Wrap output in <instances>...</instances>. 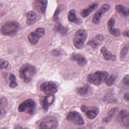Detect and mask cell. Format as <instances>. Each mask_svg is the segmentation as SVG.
Instances as JSON below:
<instances>
[{
	"mask_svg": "<svg viewBox=\"0 0 129 129\" xmlns=\"http://www.w3.org/2000/svg\"><path fill=\"white\" fill-rule=\"evenodd\" d=\"M20 77L23 80L25 83H28L32 79V78L36 73L35 68L31 64L25 63L23 64L20 68L19 71Z\"/></svg>",
	"mask_w": 129,
	"mask_h": 129,
	"instance_id": "6da1fadb",
	"label": "cell"
},
{
	"mask_svg": "<svg viewBox=\"0 0 129 129\" xmlns=\"http://www.w3.org/2000/svg\"><path fill=\"white\" fill-rule=\"evenodd\" d=\"M108 73L105 71H96L94 73L89 75L87 81L91 84L98 85L103 83L108 77Z\"/></svg>",
	"mask_w": 129,
	"mask_h": 129,
	"instance_id": "7a4b0ae2",
	"label": "cell"
},
{
	"mask_svg": "<svg viewBox=\"0 0 129 129\" xmlns=\"http://www.w3.org/2000/svg\"><path fill=\"white\" fill-rule=\"evenodd\" d=\"M19 24L15 21H9L5 23L1 28L2 34L7 36L15 35L19 28Z\"/></svg>",
	"mask_w": 129,
	"mask_h": 129,
	"instance_id": "3957f363",
	"label": "cell"
},
{
	"mask_svg": "<svg viewBox=\"0 0 129 129\" xmlns=\"http://www.w3.org/2000/svg\"><path fill=\"white\" fill-rule=\"evenodd\" d=\"M18 110L20 112H24L29 114L33 115L36 112V104L33 100L28 99L24 100L19 105Z\"/></svg>",
	"mask_w": 129,
	"mask_h": 129,
	"instance_id": "277c9868",
	"label": "cell"
},
{
	"mask_svg": "<svg viewBox=\"0 0 129 129\" xmlns=\"http://www.w3.org/2000/svg\"><path fill=\"white\" fill-rule=\"evenodd\" d=\"M58 121L53 116H47L44 117L39 123V129H57Z\"/></svg>",
	"mask_w": 129,
	"mask_h": 129,
	"instance_id": "5b68a950",
	"label": "cell"
},
{
	"mask_svg": "<svg viewBox=\"0 0 129 129\" xmlns=\"http://www.w3.org/2000/svg\"><path fill=\"white\" fill-rule=\"evenodd\" d=\"M87 37V33L85 30L83 29L78 30L75 34L73 38V43L75 47L77 49L82 48Z\"/></svg>",
	"mask_w": 129,
	"mask_h": 129,
	"instance_id": "8992f818",
	"label": "cell"
},
{
	"mask_svg": "<svg viewBox=\"0 0 129 129\" xmlns=\"http://www.w3.org/2000/svg\"><path fill=\"white\" fill-rule=\"evenodd\" d=\"M57 89V85L52 81L44 82L40 86V90L48 95H51L56 93Z\"/></svg>",
	"mask_w": 129,
	"mask_h": 129,
	"instance_id": "52a82bcc",
	"label": "cell"
},
{
	"mask_svg": "<svg viewBox=\"0 0 129 129\" xmlns=\"http://www.w3.org/2000/svg\"><path fill=\"white\" fill-rule=\"evenodd\" d=\"M45 34V29L43 28H38L34 31L30 33L28 36V39L30 43L33 45L37 44L40 38Z\"/></svg>",
	"mask_w": 129,
	"mask_h": 129,
	"instance_id": "ba28073f",
	"label": "cell"
},
{
	"mask_svg": "<svg viewBox=\"0 0 129 129\" xmlns=\"http://www.w3.org/2000/svg\"><path fill=\"white\" fill-rule=\"evenodd\" d=\"M67 119L68 121L77 125H81L84 123V120L82 115L75 111L70 112L67 116Z\"/></svg>",
	"mask_w": 129,
	"mask_h": 129,
	"instance_id": "9c48e42d",
	"label": "cell"
},
{
	"mask_svg": "<svg viewBox=\"0 0 129 129\" xmlns=\"http://www.w3.org/2000/svg\"><path fill=\"white\" fill-rule=\"evenodd\" d=\"M81 109L84 112H85L87 117L90 119H93L95 118L99 112V109L98 107L95 106H86L85 105H82Z\"/></svg>",
	"mask_w": 129,
	"mask_h": 129,
	"instance_id": "30bf717a",
	"label": "cell"
},
{
	"mask_svg": "<svg viewBox=\"0 0 129 129\" xmlns=\"http://www.w3.org/2000/svg\"><path fill=\"white\" fill-rule=\"evenodd\" d=\"M117 121L123 126L128 127L129 125V114L127 111L121 110L117 117Z\"/></svg>",
	"mask_w": 129,
	"mask_h": 129,
	"instance_id": "8fae6325",
	"label": "cell"
},
{
	"mask_svg": "<svg viewBox=\"0 0 129 129\" xmlns=\"http://www.w3.org/2000/svg\"><path fill=\"white\" fill-rule=\"evenodd\" d=\"M110 9V6L109 5L107 4H104L101 8H100L94 15V17L92 19V21L94 24H98L99 23L100 20L102 17V16L103 15L104 13H105L106 11H107Z\"/></svg>",
	"mask_w": 129,
	"mask_h": 129,
	"instance_id": "7c38bea8",
	"label": "cell"
},
{
	"mask_svg": "<svg viewBox=\"0 0 129 129\" xmlns=\"http://www.w3.org/2000/svg\"><path fill=\"white\" fill-rule=\"evenodd\" d=\"M54 99V96L53 95L45 96L40 99V103L45 111L48 110V107L53 103Z\"/></svg>",
	"mask_w": 129,
	"mask_h": 129,
	"instance_id": "4fadbf2b",
	"label": "cell"
},
{
	"mask_svg": "<svg viewBox=\"0 0 129 129\" xmlns=\"http://www.w3.org/2000/svg\"><path fill=\"white\" fill-rule=\"evenodd\" d=\"M47 4V1L46 0H39L35 1L33 3L34 8L38 11L40 13L44 14L45 13L46 7Z\"/></svg>",
	"mask_w": 129,
	"mask_h": 129,
	"instance_id": "5bb4252c",
	"label": "cell"
},
{
	"mask_svg": "<svg viewBox=\"0 0 129 129\" xmlns=\"http://www.w3.org/2000/svg\"><path fill=\"white\" fill-rule=\"evenodd\" d=\"M71 59L76 61L77 64L81 66H84L87 62L86 58L80 54H74L71 57Z\"/></svg>",
	"mask_w": 129,
	"mask_h": 129,
	"instance_id": "9a60e30c",
	"label": "cell"
},
{
	"mask_svg": "<svg viewBox=\"0 0 129 129\" xmlns=\"http://www.w3.org/2000/svg\"><path fill=\"white\" fill-rule=\"evenodd\" d=\"M98 6V3H94L90 5L87 9L83 10L81 13V15L82 17L85 18L87 17L92 12L94 11L95 10L97 9V8Z\"/></svg>",
	"mask_w": 129,
	"mask_h": 129,
	"instance_id": "2e32d148",
	"label": "cell"
},
{
	"mask_svg": "<svg viewBox=\"0 0 129 129\" xmlns=\"http://www.w3.org/2000/svg\"><path fill=\"white\" fill-rule=\"evenodd\" d=\"M101 52L102 53L104 58L105 60H111L113 61H115L116 59V56L111 53V52L108 51L106 47H103L101 49Z\"/></svg>",
	"mask_w": 129,
	"mask_h": 129,
	"instance_id": "e0dca14e",
	"label": "cell"
},
{
	"mask_svg": "<svg viewBox=\"0 0 129 129\" xmlns=\"http://www.w3.org/2000/svg\"><path fill=\"white\" fill-rule=\"evenodd\" d=\"M68 19L70 22L75 24H79L81 22V20L77 17L75 11L74 10H71L69 12L68 14Z\"/></svg>",
	"mask_w": 129,
	"mask_h": 129,
	"instance_id": "ac0fdd59",
	"label": "cell"
},
{
	"mask_svg": "<svg viewBox=\"0 0 129 129\" xmlns=\"http://www.w3.org/2000/svg\"><path fill=\"white\" fill-rule=\"evenodd\" d=\"M27 21L26 23L28 25H31L33 24L36 21V15L35 12L34 11H30L26 15Z\"/></svg>",
	"mask_w": 129,
	"mask_h": 129,
	"instance_id": "d6986e66",
	"label": "cell"
},
{
	"mask_svg": "<svg viewBox=\"0 0 129 129\" xmlns=\"http://www.w3.org/2000/svg\"><path fill=\"white\" fill-rule=\"evenodd\" d=\"M115 9L118 13L121 14L123 16L127 17L128 16V14H129L128 9L125 7L121 5H118L116 6Z\"/></svg>",
	"mask_w": 129,
	"mask_h": 129,
	"instance_id": "ffe728a7",
	"label": "cell"
},
{
	"mask_svg": "<svg viewBox=\"0 0 129 129\" xmlns=\"http://www.w3.org/2000/svg\"><path fill=\"white\" fill-rule=\"evenodd\" d=\"M117 111H118V108H114L111 109L108 112L107 116L103 118L102 121L104 122H109L111 120L112 118L115 115V114L117 112Z\"/></svg>",
	"mask_w": 129,
	"mask_h": 129,
	"instance_id": "44dd1931",
	"label": "cell"
},
{
	"mask_svg": "<svg viewBox=\"0 0 129 129\" xmlns=\"http://www.w3.org/2000/svg\"><path fill=\"white\" fill-rule=\"evenodd\" d=\"M89 85L86 84L83 87L78 88L77 89V92L80 95H85L88 93L89 91Z\"/></svg>",
	"mask_w": 129,
	"mask_h": 129,
	"instance_id": "7402d4cb",
	"label": "cell"
},
{
	"mask_svg": "<svg viewBox=\"0 0 129 129\" xmlns=\"http://www.w3.org/2000/svg\"><path fill=\"white\" fill-rule=\"evenodd\" d=\"M9 79L10 80V82L9 86L11 88H15L17 86V83L16 82V79L15 76L13 74H11L10 75Z\"/></svg>",
	"mask_w": 129,
	"mask_h": 129,
	"instance_id": "603a6c76",
	"label": "cell"
},
{
	"mask_svg": "<svg viewBox=\"0 0 129 129\" xmlns=\"http://www.w3.org/2000/svg\"><path fill=\"white\" fill-rule=\"evenodd\" d=\"M55 29L57 31L59 32L61 34L64 35L66 34L68 32V28L64 27L63 26H62L60 24H58L56 25Z\"/></svg>",
	"mask_w": 129,
	"mask_h": 129,
	"instance_id": "cb8c5ba5",
	"label": "cell"
},
{
	"mask_svg": "<svg viewBox=\"0 0 129 129\" xmlns=\"http://www.w3.org/2000/svg\"><path fill=\"white\" fill-rule=\"evenodd\" d=\"M115 79H116V77L113 75H111L109 77V78L106 80V81H105L106 84L108 86H112L114 84V83L115 81Z\"/></svg>",
	"mask_w": 129,
	"mask_h": 129,
	"instance_id": "d4e9b609",
	"label": "cell"
},
{
	"mask_svg": "<svg viewBox=\"0 0 129 129\" xmlns=\"http://www.w3.org/2000/svg\"><path fill=\"white\" fill-rule=\"evenodd\" d=\"M6 100L3 98H0V115L2 114L4 109L6 105Z\"/></svg>",
	"mask_w": 129,
	"mask_h": 129,
	"instance_id": "484cf974",
	"label": "cell"
},
{
	"mask_svg": "<svg viewBox=\"0 0 129 129\" xmlns=\"http://www.w3.org/2000/svg\"><path fill=\"white\" fill-rule=\"evenodd\" d=\"M87 44L89 45H90L91 47H92L93 48H96L98 45H99V42H98V41L97 40V39L95 38V39H92L91 40H90Z\"/></svg>",
	"mask_w": 129,
	"mask_h": 129,
	"instance_id": "4316f807",
	"label": "cell"
},
{
	"mask_svg": "<svg viewBox=\"0 0 129 129\" xmlns=\"http://www.w3.org/2000/svg\"><path fill=\"white\" fill-rule=\"evenodd\" d=\"M128 52V47H124L120 51V58L121 59L123 60L127 55Z\"/></svg>",
	"mask_w": 129,
	"mask_h": 129,
	"instance_id": "83f0119b",
	"label": "cell"
},
{
	"mask_svg": "<svg viewBox=\"0 0 129 129\" xmlns=\"http://www.w3.org/2000/svg\"><path fill=\"white\" fill-rule=\"evenodd\" d=\"M62 6H59L57 8V9L55 11V13L53 15V20H54V21L56 22V21H58V15H59V13L60 12V11H61V10L62 9Z\"/></svg>",
	"mask_w": 129,
	"mask_h": 129,
	"instance_id": "f1b7e54d",
	"label": "cell"
},
{
	"mask_svg": "<svg viewBox=\"0 0 129 129\" xmlns=\"http://www.w3.org/2000/svg\"><path fill=\"white\" fill-rule=\"evenodd\" d=\"M115 24V20L113 18H111L107 22V27L108 30L110 31L113 28V26Z\"/></svg>",
	"mask_w": 129,
	"mask_h": 129,
	"instance_id": "f546056e",
	"label": "cell"
},
{
	"mask_svg": "<svg viewBox=\"0 0 129 129\" xmlns=\"http://www.w3.org/2000/svg\"><path fill=\"white\" fill-rule=\"evenodd\" d=\"M9 65V62L4 59H0V70L6 68Z\"/></svg>",
	"mask_w": 129,
	"mask_h": 129,
	"instance_id": "4dcf8cb0",
	"label": "cell"
},
{
	"mask_svg": "<svg viewBox=\"0 0 129 129\" xmlns=\"http://www.w3.org/2000/svg\"><path fill=\"white\" fill-rule=\"evenodd\" d=\"M109 32L112 35H113V36H117L119 35V34H120V31L118 29L113 28Z\"/></svg>",
	"mask_w": 129,
	"mask_h": 129,
	"instance_id": "1f68e13d",
	"label": "cell"
},
{
	"mask_svg": "<svg viewBox=\"0 0 129 129\" xmlns=\"http://www.w3.org/2000/svg\"><path fill=\"white\" fill-rule=\"evenodd\" d=\"M129 77L128 75H126L123 79L122 80V82L124 84V85H126V86H128L129 84V79H128Z\"/></svg>",
	"mask_w": 129,
	"mask_h": 129,
	"instance_id": "d6a6232c",
	"label": "cell"
},
{
	"mask_svg": "<svg viewBox=\"0 0 129 129\" xmlns=\"http://www.w3.org/2000/svg\"><path fill=\"white\" fill-rule=\"evenodd\" d=\"M95 38L97 39V40H100V41H102L104 39V36L102 35H101V34H98L96 36V37Z\"/></svg>",
	"mask_w": 129,
	"mask_h": 129,
	"instance_id": "836d02e7",
	"label": "cell"
},
{
	"mask_svg": "<svg viewBox=\"0 0 129 129\" xmlns=\"http://www.w3.org/2000/svg\"><path fill=\"white\" fill-rule=\"evenodd\" d=\"M14 129H28V128H26V127H23L22 126L19 125V124H17V125H16L14 127Z\"/></svg>",
	"mask_w": 129,
	"mask_h": 129,
	"instance_id": "e575fe53",
	"label": "cell"
},
{
	"mask_svg": "<svg viewBox=\"0 0 129 129\" xmlns=\"http://www.w3.org/2000/svg\"><path fill=\"white\" fill-rule=\"evenodd\" d=\"M123 35L124 36H126L127 37H128V30H126L123 33Z\"/></svg>",
	"mask_w": 129,
	"mask_h": 129,
	"instance_id": "d590c367",
	"label": "cell"
},
{
	"mask_svg": "<svg viewBox=\"0 0 129 129\" xmlns=\"http://www.w3.org/2000/svg\"><path fill=\"white\" fill-rule=\"evenodd\" d=\"M54 53H55V54H54V55H58V54H59V52L57 51V50H53L52 51V54L53 55Z\"/></svg>",
	"mask_w": 129,
	"mask_h": 129,
	"instance_id": "8d00e7d4",
	"label": "cell"
},
{
	"mask_svg": "<svg viewBox=\"0 0 129 129\" xmlns=\"http://www.w3.org/2000/svg\"><path fill=\"white\" fill-rule=\"evenodd\" d=\"M124 98L127 101H128V93H126V94H125L124 95Z\"/></svg>",
	"mask_w": 129,
	"mask_h": 129,
	"instance_id": "74e56055",
	"label": "cell"
},
{
	"mask_svg": "<svg viewBox=\"0 0 129 129\" xmlns=\"http://www.w3.org/2000/svg\"><path fill=\"white\" fill-rule=\"evenodd\" d=\"M78 129H83V128H78Z\"/></svg>",
	"mask_w": 129,
	"mask_h": 129,
	"instance_id": "f35d334b",
	"label": "cell"
}]
</instances>
